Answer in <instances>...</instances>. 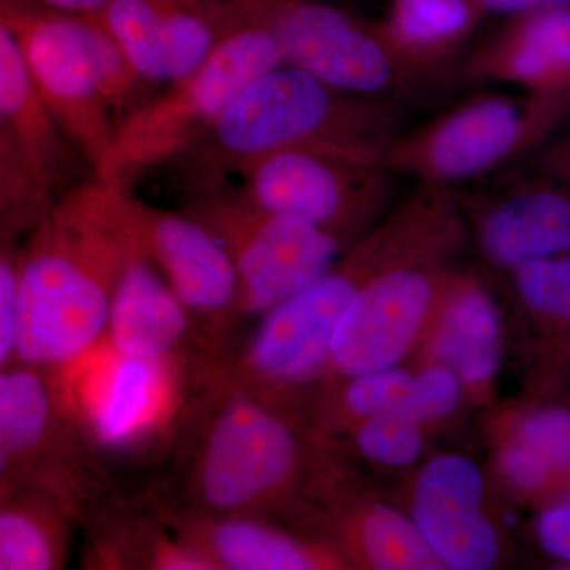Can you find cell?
Listing matches in <instances>:
<instances>
[{
    "mask_svg": "<svg viewBox=\"0 0 570 570\" xmlns=\"http://www.w3.org/2000/svg\"><path fill=\"white\" fill-rule=\"evenodd\" d=\"M140 243L130 189L92 176L59 195L22 236L13 362L56 374L85 363Z\"/></svg>",
    "mask_w": 570,
    "mask_h": 570,
    "instance_id": "cell-1",
    "label": "cell"
},
{
    "mask_svg": "<svg viewBox=\"0 0 570 570\" xmlns=\"http://www.w3.org/2000/svg\"><path fill=\"white\" fill-rule=\"evenodd\" d=\"M275 396L186 382L181 409L146 493L164 515H254L283 502L306 445Z\"/></svg>",
    "mask_w": 570,
    "mask_h": 570,
    "instance_id": "cell-2",
    "label": "cell"
},
{
    "mask_svg": "<svg viewBox=\"0 0 570 570\" xmlns=\"http://www.w3.org/2000/svg\"><path fill=\"white\" fill-rule=\"evenodd\" d=\"M406 130V105L337 91L283 63L250 85L168 164L187 193L225 181L243 164L283 149H313L381 163Z\"/></svg>",
    "mask_w": 570,
    "mask_h": 570,
    "instance_id": "cell-3",
    "label": "cell"
},
{
    "mask_svg": "<svg viewBox=\"0 0 570 570\" xmlns=\"http://www.w3.org/2000/svg\"><path fill=\"white\" fill-rule=\"evenodd\" d=\"M434 245L430 213L407 198L321 279L266 311L245 347L225 348L190 371L187 382L277 397L316 381L328 370L333 333L358 288L384 266L431 253Z\"/></svg>",
    "mask_w": 570,
    "mask_h": 570,
    "instance_id": "cell-4",
    "label": "cell"
},
{
    "mask_svg": "<svg viewBox=\"0 0 570 570\" xmlns=\"http://www.w3.org/2000/svg\"><path fill=\"white\" fill-rule=\"evenodd\" d=\"M0 22L24 52L52 118L97 171L141 81L92 17L0 0Z\"/></svg>",
    "mask_w": 570,
    "mask_h": 570,
    "instance_id": "cell-5",
    "label": "cell"
},
{
    "mask_svg": "<svg viewBox=\"0 0 570 570\" xmlns=\"http://www.w3.org/2000/svg\"><path fill=\"white\" fill-rule=\"evenodd\" d=\"M283 63L275 31L257 0H249L245 20L198 69L119 119L96 175L130 189L142 175L174 160L250 85Z\"/></svg>",
    "mask_w": 570,
    "mask_h": 570,
    "instance_id": "cell-6",
    "label": "cell"
},
{
    "mask_svg": "<svg viewBox=\"0 0 570 570\" xmlns=\"http://www.w3.org/2000/svg\"><path fill=\"white\" fill-rule=\"evenodd\" d=\"M121 485L78 417L69 374L18 362L0 370V499L55 494L77 509L81 524Z\"/></svg>",
    "mask_w": 570,
    "mask_h": 570,
    "instance_id": "cell-7",
    "label": "cell"
},
{
    "mask_svg": "<svg viewBox=\"0 0 570 570\" xmlns=\"http://www.w3.org/2000/svg\"><path fill=\"white\" fill-rule=\"evenodd\" d=\"M569 121V97L480 94L404 130L381 164L419 184L455 189L528 159Z\"/></svg>",
    "mask_w": 570,
    "mask_h": 570,
    "instance_id": "cell-8",
    "label": "cell"
},
{
    "mask_svg": "<svg viewBox=\"0 0 570 570\" xmlns=\"http://www.w3.org/2000/svg\"><path fill=\"white\" fill-rule=\"evenodd\" d=\"M284 63L337 91L406 105L448 85L450 75L409 58L384 22L365 21L316 0H257Z\"/></svg>",
    "mask_w": 570,
    "mask_h": 570,
    "instance_id": "cell-9",
    "label": "cell"
},
{
    "mask_svg": "<svg viewBox=\"0 0 570 570\" xmlns=\"http://www.w3.org/2000/svg\"><path fill=\"white\" fill-rule=\"evenodd\" d=\"M184 213L220 243L238 273L243 314H265L336 264L341 242L317 225L262 208L227 181L187 193Z\"/></svg>",
    "mask_w": 570,
    "mask_h": 570,
    "instance_id": "cell-10",
    "label": "cell"
},
{
    "mask_svg": "<svg viewBox=\"0 0 570 570\" xmlns=\"http://www.w3.org/2000/svg\"><path fill=\"white\" fill-rule=\"evenodd\" d=\"M69 385L89 441L110 468L153 453L159 459L186 395V374L175 363L110 352L70 371Z\"/></svg>",
    "mask_w": 570,
    "mask_h": 570,
    "instance_id": "cell-11",
    "label": "cell"
},
{
    "mask_svg": "<svg viewBox=\"0 0 570 570\" xmlns=\"http://www.w3.org/2000/svg\"><path fill=\"white\" fill-rule=\"evenodd\" d=\"M236 174L262 208L307 220L341 243L376 219L395 184V174L381 163L313 149L265 154Z\"/></svg>",
    "mask_w": 570,
    "mask_h": 570,
    "instance_id": "cell-12",
    "label": "cell"
},
{
    "mask_svg": "<svg viewBox=\"0 0 570 570\" xmlns=\"http://www.w3.org/2000/svg\"><path fill=\"white\" fill-rule=\"evenodd\" d=\"M444 258L414 255L374 273L337 322L328 367L354 377L401 365L422 344L448 287Z\"/></svg>",
    "mask_w": 570,
    "mask_h": 570,
    "instance_id": "cell-13",
    "label": "cell"
},
{
    "mask_svg": "<svg viewBox=\"0 0 570 570\" xmlns=\"http://www.w3.org/2000/svg\"><path fill=\"white\" fill-rule=\"evenodd\" d=\"M137 214L142 250L193 322L197 356L190 371L232 346V328L245 316L238 273L223 243L189 214L140 200Z\"/></svg>",
    "mask_w": 570,
    "mask_h": 570,
    "instance_id": "cell-14",
    "label": "cell"
},
{
    "mask_svg": "<svg viewBox=\"0 0 570 570\" xmlns=\"http://www.w3.org/2000/svg\"><path fill=\"white\" fill-rule=\"evenodd\" d=\"M249 13V0H111L89 14L138 80L174 85L202 66Z\"/></svg>",
    "mask_w": 570,
    "mask_h": 570,
    "instance_id": "cell-15",
    "label": "cell"
},
{
    "mask_svg": "<svg viewBox=\"0 0 570 570\" xmlns=\"http://www.w3.org/2000/svg\"><path fill=\"white\" fill-rule=\"evenodd\" d=\"M459 195L480 254L510 272L538 258L570 254V187L534 168L499 171Z\"/></svg>",
    "mask_w": 570,
    "mask_h": 570,
    "instance_id": "cell-16",
    "label": "cell"
},
{
    "mask_svg": "<svg viewBox=\"0 0 570 570\" xmlns=\"http://www.w3.org/2000/svg\"><path fill=\"white\" fill-rule=\"evenodd\" d=\"M485 478L466 456L439 455L420 471L411 519L445 569L489 570L501 560L498 528L485 512Z\"/></svg>",
    "mask_w": 570,
    "mask_h": 570,
    "instance_id": "cell-17",
    "label": "cell"
},
{
    "mask_svg": "<svg viewBox=\"0 0 570 570\" xmlns=\"http://www.w3.org/2000/svg\"><path fill=\"white\" fill-rule=\"evenodd\" d=\"M104 343L112 354L175 363L184 374L197 356L189 314L141 243L116 285Z\"/></svg>",
    "mask_w": 570,
    "mask_h": 570,
    "instance_id": "cell-18",
    "label": "cell"
},
{
    "mask_svg": "<svg viewBox=\"0 0 570 570\" xmlns=\"http://www.w3.org/2000/svg\"><path fill=\"white\" fill-rule=\"evenodd\" d=\"M464 77L570 99V6L517 14L468 56Z\"/></svg>",
    "mask_w": 570,
    "mask_h": 570,
    "instance_id": "cell-19",
    "label": "cell"
},
{
    "mask_svg": "<svg viewBox=\"0 0 570 570\" xmlns=\"http://www.w3.org/2000/svg\"><path fill=\"white\" fill-rule=\"evenodd\" d=\"M0 111L20 142L33 176L51 202L97 176L52 118L13 33L0 22Z\"/></svg>",
    "mask_w": 570,
    "mask_h": 570,
    "instance_id": "cell-20",
    "label": "cell"
},
{
    "mask_svg": "<svg viewBox=\"0 0 570 570\" xmlns=\"http://www.w3.org/2000/svg\"><path fill=\"white\" fill-rule=\"evenodd\" d=\"M168 524L208 570L341 568L330 547L299 538L254 515L167 517Z\"/></svg>",
    "mask_w": 570,
    "mask_h": 570,
    "instance_id": "cell-21",
    "label": "cell"
},
{
    "mask_svg": "<svg viewBox=\"0 0 570 570\" xmlns=\"http://www.w3.org/2000/svg\"><path fill=\"white\" fill-rule=\"evenodd\" d=\"M94 569L208 570L171 530L146 490L121 487L81 521Z\"/></svg>",
    "mask_w": 570,
    "mask_h": 570,
    "instance_id": "cell-22",
    "label": "cell"
},
{
    "mask_svg": "<svg viewBox=\"0 0 570 570\" xmlns=\"http://www.w3.org/2000/svg\"><path fill=\"white\" fill-rule=\"evenodd\" d=\"M420 346L426 365L449 367L464 390L482 395L493 385L501 363V316L479 279L452 272Z\"/></svg>",
    "mask_w": 570,
    "mask_h": 570,
    "instance_id": "cell-23",
    "label": "cell"
},
{
    "mask_svg": "<svg viewBox=\"0 0 570 570\" xmlns=\"http://www.w3.org/2000/svg\"><path fill=\"white\" fill-rule=\"evenodd\" d=\"M498 468L521 498L547 501L570 490V404L523 409L499 442Z\"/></svg>",
    "mask_w": 570,
    "mask_h": 570,
    "instance_id": "cell-24",
    "label": "cell"
},
{
    "mask_svg": "<svg viewBox=\"0 0 570 570\" xmlns=\"http://www.w3.org/2000/svg\"><path fill=\"white\" fill-rule=\"evenodd\" d=\"M77 509L43 491L0 499V570H59L70 557Z\"/></svg>",
    "mask_w": 570,
    "mask_h": 570,
    "instance_id": "cell-25",
    "label": "cell"
},
{
    "mask_svg": "<svg viewBox=\"0 0 570 570\" xmlns=\"http://www.w3.org/2000/svg\"><path fill=\"white\" fill-rule=\"evenodd\" d=\"M483 14L475 0H393L384 26L409 58L449 73Z\"/></svg>",
    "mask_w": 570,
    "mask_h": 570,
    "instance_id": "cell-26",
    "label": "cell"
},
{
    "mask_svg": "<svg viewBox=\"0 0 570 570\" xmlns=\"http://www.w3.org/2000/svg\"><path fill=\"white\" fill-rule=\"evenodd\" d=\"M348 543L358 561L370 569H445L414 520L385 504L360 510L348 527Z\"/></svg>",
    "mask_w": 570,
    "mask_h": 570,
    "instance_id": "cell-27",
    "label": "cell"
},
{
    "mask_svg": "<svg viewBox=\"0 0 570 570\" xmlns=\"http://www.w3.org/2000/svg\"><path fill=\"white\" fill-rule=\"evenodd\" d=\"M51 204L37 183L9 121L0 111V217L24 236Z\"/></svg>",
    "mask_w": 570,
    "mask_h": 570,
    "instance_id": "cell-28",
    "label": "cell"
},
{
    "mask_svg": "<svg viewBox=\"0 0 570 570\" xmlns=\"http://www.w3.org/2000/svg\"><path fill=\"white\" fill-rule=\"evenodd\" d=\"M508 273L517 298L532 317L570 328V254L527 262Z\"/></svg>",
    "mask_w": 570,
    "mask_h": 570,
    "instance_id": "cell-29",
    "label": "cell"
},
{
    "mask_svg": "<svg viewBox=\"0 0 570 570\" xmlns=\"http://www.w3.org/2000/svg\"><path fill=\"white\" fill-rule=\"evenodd\" d=\"M355 441L367 460L382 466L407 468L422 459L425 425L400 412H384L360 420Z\"/></svg>",
    "mask_w": 570,
    "mask_h": 570,
    "instance_id": "cell-30",
    "label": "cell"
},
{
    "mask_svg": "<svg viewBox=\"0 0 570 570\" xmlns=\"http://www.w3.org/2000/svg\"><path fill=\"white\" fill-rule=\"evenodd\" d=\"M464 385L449 367L425 365L412 374L396 411L422 425L448 419L459 409Z\"/></svg>",
    "mask_w": 570,
    "mask_h": 570,
    "instance_id": "cell-31",
    "label": "cell"
},
{
    "mask_svg": "<svg viewBox=\"0 0 570 570\" xmlns=\"http://www.w3.org/2000/svg\"><path fill=\"white\" fill-rule=\"evenodd\" d=\"M412 374L414 371L397 365L348 377L343 395L344 407L358 422L384 412L396 411Z\"/></svg>",
    "mask_w": 570,
    "mask_h": 570,
    "instance_id": "cell-32",
    "label": "cell"
},
{
    "mask_svg": "<svg viewBox=\"0 0 570 570\" xmlns=\"http://www.w3.org/2000/svg\"><path fill=\"white\" fill-rule=\"evenodd\" d=\"M21 242L22 235L0 217V370L14 358Z\"/></svg>",
    "mask_w": 570,
    "mask_h": 570,
    "instance_id": "cell-33",
    "label": "cell"
},
{
    "mask_svg": "<svg viewBox=\"0 0 570 570\" xmlns=\"http://www.w3.org/2000/svg\"><path fill=\"white\" fill-rule=\"evenodd\" d=\"M535 538L547 557L570 566V490L547 499L535 521Z\"/></svg>",
    "mask_w": 570,
    "mask_h": 570,
    "instance_id": "cell-34",
    "label": "cell"
},
{
    "mask_svg": "<svg viewBox=\"0 0 570 570\" xmlns=\"http://www.w3.org/2000/svg\"><path fill=\"white\" fill-rule=\"evenodd\" d=\"M527 165L570 187V121L542 142L528 157Z\"/></svg>",
    "mask_w": 570,
    "mask_h": 570,
    "instance_id": "cell-35",
    "label": "cell"
},
{
    "mask_svg": "<svg viewBox=\"0 0 570 570\" xmlns=\"http://www.w3.org/2000/svg\"><path fill=\"white\" fill-rule=\"evenodd\" d=\"M6 2L20 3L31 9L56 11V13L89 17V14L99 13L111 0H6Z\"/></svg>",
    "mask_w": 570,
    "mask_h": 570,
    "instance_id": "cell-36",
    "label": "cell"
},
{
    "mask_svg": "<svg viewBox=\"0 0 570 570\" xmlns=\"http://www.w3.org/2000/svg\"><path fill=\"white\" fill-rule=\"evenodd\" d=\"M483 11L494 13L523 14L530 11L553 9V7L570 6V0H475Z\"/></svg>",
    "mask_w": 570,
    "mask_h": 570,
    "instance_id": "cell-37",
    "label": "cell"
},
{
    "mask_svg": "<svg viewBox=\"0 0 570 570\" xmlns=\"http://www.w3.org/2000/svg\"><path fill=\"white\" fill-rule=\"evenodd\" d=\"M568 360H569V367H570V346H569V352H568Z\"/></svg>",
    "mask_w": 570,
    "mask_h": 570,
    "instance_id": "cell-38",
    "label": "cell"
}]
</instances>
